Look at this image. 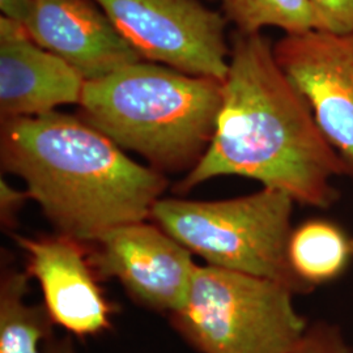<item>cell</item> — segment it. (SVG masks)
<instances>
[{
    "label": "cell",
    "instance_id": "6da1fadb",
    "mask_svg": "<svg viewBox=\"0 0 353 353\" xmlns=\"http://www.w3.org/2000/svg\"><path fill=\"white\" fill-rule=\"evenodd\" d=\"M221 176L252 178L319 210L339 199L334 179L345 176L343 163L262 32L232 33L214 139L174 191L186 194Z\"/></svg>",
    "mask_w": 353,
    "mask_h": 353
},
{
    "label": "cell",
    "instance_id": "7a4b0ae2",
    "mask_svg": "<svg viewBox=\"0 0 353 353\" xmlns=\"http://www.w3.org/2000/svg\"><path fill=\"white\" fill-rule=\"evenodd\" d=\"M0 161L21 178L57 233L92 242L151 217L168 179L131 160L83 118L42 114L1 121Z\"/></svg>",
    "mask_w": 353,
    "mask_h": 353
},
{
    "label": "cell",
    "instance_id": "3957f363",
    "mask_svg": "<svg viewBox=\"0 0 353 353\" xmlns=\"http://www.w3.org/2000/svg\"><path fill=\"white\" fill-rule=\"evenodd\" d=\"M224 81L154 62L87 80L80 118L160 173L191 170L214 139Z\"/></svg>",
    "mask_w": 353,
    "mask_h": 353
},
{
    "label": "cell",
    "instance_id": "277c9868",
    "mask_svg": "<svg viewBox=\"0 0 353 353\" xmlns=\"http://www.w3.org/2000/svg\"><path fill=\"white\" fill-rule=\"evenodd\" d=\"M294 203L271 188L211 202L161 198L150 219L205 265L274 280L296 296L309 294L316 288L294 272L288 254Z\"/></svg>",
    "mask_w": 353,
    "mask_h": 353
},
{
    "label": "cell",
    "instance_id": "5b68a950",
    "mask_svg": "<svg viewBox=\"0 0 353 353\" xmlns=\"http://www.w3.org/2000/svg\"><path fill=\"white\" fill-rule=\"evenodd\" d=\"M294 296L270 279L196 265L185 303L168 318L199 353H284L310 323Z\"/></svg>",
    "mask_w": 353,
    "mask_h": 353
},
{
    "label": "cell",
    "instance_id": "8992f818",
    "mask_svg": "<svg viewBox=\"0 0 353 353\" xmlns=\"http://www.w3.org/2000/svg\"><path fill=\"white\" fill-rule=\"evenodd\" d=\"M148 62L225 80L230 45L223 13L201 0H94Z\"/></svg>",
    "mask_w": 353,
    "mask_h": 353
},
{
    "label": "cell",
    "instance_id": "52a82bcc",
    "mask_svg": "<svg viewBox=\"0 0 353 353\" xmlns=\"http://www.w3.org/2000/svg\"><path fill=\"white\" fill-rule=\"evenodd\" d=\"M87 243L100 279L117 280L135 303L166 316L185 303L196 263L156 223L113 228Z\"/></svg>",
    "mask_w": 353,
    "mask_h": 353
},
{
    "label": "cell",
    "instance_id": "ba28073f",
    "mask_svg": "<svg viewBox=\"0 0 353 353\" xmlns=\"http://www.w3.org/2000/svg\"><path fill=\"white\" fill-rule=\"evenodd\" d=\"M274 52L353 179V32L285 34Z\"/></svg>",
    "mask_w": 353,
    "mask_h": 353
},
{
    "label": "cell",
    "instance_id": "9c48e42d",
    "mask_svg": "<svg viewBox=\"0 0 353 353\" xmlns=\"http://www.w3.org/2000/svg\"><path fill=\"white\" fill-rule=\"evenodd\" d=\"M11 237L26 252V270L39 283L55 325L80 338L112 328L113 305L89 259L87 242L61 233L43 237L11 233Z\"/></svg>",
    "mask_w": 353,
    "mask_h": 353
},
{
    "label": "cell",
    "instance_id": "30bf717a",
    "mask_svg": "<svg viewBox=\"0 0 353 353\" xmlns=\"http://www.w3.org/2000/svg\"><path fill=\"white\" fill-rule=\"evenodd\" d=\"M24 26L38 46L62 58L85 80L143 61L94 0H34Z\"/></svg>",
    "mask_w": 353,
    "mask_h": 353
},
{
    "label": "cell",
    "instance_id": "8fae6325",
    "mask_svg": "<svg viewBox=\"0 0 353 353\" xmlns=\"http://www.w3.org/2000/svg\"><path fill=\"white\" fill-rule=\"evenodd\" d=\"M85 79L62 58L38 46L26 26L0 17L1 121L37 117L77 103Z\"/></svg>",
    "mask_w": 353,
    "mask_h": 353
},
{
    "label": "cell",
    "instance_id": "7c38bea8",
    "mask_svg": "<svg viewBox=\"0 0 353 353\" xmlns=\"http://www.w3.org/2000/svg\"><path fill=\"white\" fill-rule=\"evenodd\" d=\"M30 275L3 262L0 272V353H42L54 336V321L43 303L26 301Z\"/></svg>",
    "mask_w": 353,
    "mask_h": 353
},
{
    "label": "cell",
    "instance_id": "4fadbf2b",
    "mask_svg": "<svg viewBox=\"0 0 353 353\" xmlns=\"http://www.w3.org/2000/svg\"><path fill=\"white\" fill-rule=\"evenodd\" d=\"M288 254L294 272L316 290L345 272L353 261V239L335 223L313 219L293 228Z\"/></svg>",
    "mask_w": 353,
    "mask_h": 353
},
{
    "label": "cell",
    "instance_id": "5bb4252c",
    "mask_svg": "<svg viewBox=\"0 0 353 353\" xmlns=\"http://www.w3.org/2000/svg\"><path fill=\"white\" fill-rule=\"evenodd\" d=\"M221 7L228 23L242 33H258L265 26L283 29L287 34L331 28L312 0H212Z\"/></svg>",
    "mask_w": 353,
    "mask_h": 353
},
{
    "label": "cell",
    "instance_id": "9a60e30c",
    "mask_svg": "<svg viewBox=\"0 0 353 353\" xmlns=\"http://www.w3.org/2000/svg\"><path fill=\"white\" fill-rule=\"evenodd\" d=\"M284 353H353V350L339 325L316 321Z\"/></svg>",
    "mask_w": 353,
    "mask_h": 353
},
{
    "label": "cell",
    "instance_id": "2e32d148",
    "mask_svg": "<svg viewBox=\"0 0 353 353\" xmlns=\"http://www.w3.org/2000/svg\"><path fill=\"white\" fill-rule=\"evenodd\" d=\"M28 199L30 196L26 190L16 189L3 178L0 179V223L10 234L17 227V217Z\"/></svg>",
    "mask_w": 353,
    "mask_h": 353
},
{
    "label": "cell",
    "instance_id": "e0dca14e",
    "mask_svg": "<svg viewBox=\"0 0 353 353\" xmlns=\"http://www.w3.org/2000/svg\"><path fill=\"white\" fill-rule=\"evenodd\" d=\"M327 20L331 32H353V0H312Z\"/></svg>",
    "mask_w": 353,
    "mask_h": 353
},
{
    "label": "cell",
    "instance_id": "ac0fdd59",
    "mask_svg": "<svg viewBox=\"0 0 353 353\" xmlns=\"http://www.w3.org/2000/svg\"><path fill=\"white\" fill-rule=\"evenodd\" d=\"M34 0H0L3 16L26 24L33 10Z\"/></svg>",
    "mask_w": 353,
    "mask_h": 353
},
{
    "label": "cell",
    "instance_id": "d6986e66",
    "mask_svg": "<svg viewBox=\"0 0 353 353\" xmlns=\"http://www.w3.org/2000/svg\"><path fill=\"white\" fill-rule=\"evenodd\" d=\"M42 353H77L75 344L71 334H67L64 336H51L49 341L45 343Z\"/></svg>",
    "mask_w": 353,
    "mask_h": 353
}]
</instances>
